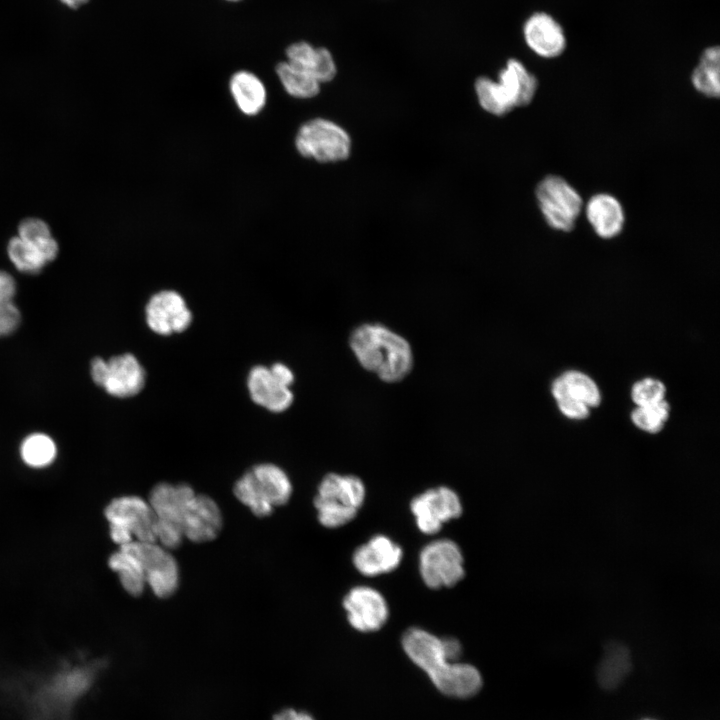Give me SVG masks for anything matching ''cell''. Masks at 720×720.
I'll use <instances>...</instances> for the list:
<instances>
[{
	"label": "cell",
	"instance_id": "21",
	"mask_svg": "<svg viewBox=\"0 0 720 720\" xmlns=\"http://www.w3.org/2000/svg\"><path fill=\"white\" fill-rule=\"evenodd\" d=\"M585 213L593 230L601 238H614L624 227L623 207L618 199L610 194L599 193L592 196L586 204Z\"/></svg>",
	"mask_w": 720,
	"mask_h": 720
},
{
	"label": "cell",
	"instance_id": "27",
	"mask_svg": "<svg viewBox=\"0 0 720 720\" xmlns=\"http://www.w3.org/2000/svg\"><path fill=\"white\" fill-rule=\"evenodd\" d=\"M275 72L284 90L294 98H312L320 91L321 84L315 78L286 60L276 65Z\"/></svg>",
	"mask_w": 720,
	"mask_h": 720
},
{
	"label": "cell",
	"instance_id": "33",
	"mask_svg": "<svg viewBox=\"0 0 720 720\" xmlns=\"http://www.w3.org/2000/svg\"><path fill=\"white\" fill-rule=\"evenodd\" d=\"M273 720H314L305 712H298L294 709H285L274 716Z\"/></svg>",
	"mask_w": 720,
	"mask_h": 720
},
{
	"label": "cell",
	"instance_id": "2",
	"mask_svg": "<svg viewBox=\"0 0 720 720\" xmlns=\"http://www.w3.org/2000/svg\"><path fill=\"white\" fill-rule=\"evenodd\" d=\"M402 645L408 657L428 674L442 693L464 698L474 690L477 683L474 666L450 661L443 639L411 628L403 635Z\"/></svg>",
	"mask_w": 720,
	"mask_h": 720
},
{
	"label": "cell",
	"instance_id": "26",
	"mask_svg": "<svg viewBox=\"0 0 720 720\" xmlns=\"http://www.w3.org/2000/svg\"><path fill=\"white\" fill-rule=\"evenodd\" d=\"M108 566L118 574L120 583L128 594L138 597L143 593L146 585L144 571L132 553L119 547V550L108 558Z\"/></svg>",
	"mask_w": 720,
	"mask_h": 720
},
{
	"label": "cell",
	"instance_id": "22",
	"mask_svg": "<svg viewBox=\"0 0 720 720\" xmlns=\"http://www.w3.org/2000/svg\"><path fill=\"white\" fill-rule=\"evenodd\" d=\"M229 91L237 108L247 116L259 114L266 105L267 91L253 72L239 70L229 80Z\"/></svg>",
	"mask_w": 720,
	"mask_h": 720
},
{
	"label": "cell",
	"instance_id": "35",
	"mask_svg": "<svg viewBox=\"0 0 720 720\" xmlns=\"http://www.w3.org/2000/svg\"><path fill=\"white\" fill-rule=\"evenodd\" d=\"M225 1H228V2H238V1H242V0H225Z\"/></svg>",
	"mask_w": 720,
	"mask_h": 720
},
{
	"label": "cell",
	"instance_id": "18",
	"mask_svg": "<svg viewBox=\"0 0 720 720\" xmlns=\"http://www.w3.org/2000/svg\"><path fill=\"white\" fill-rule=\"evenodd\" d=\"M222 527V515L216 502L206 495L194 494L182 519L184 537L195 543L213 540Z\"/></svg>",
	"mask_w": 720,
	"mask_h": 720
},
{
	"label": "cell",
	"instance_id": "23",
	"mask_svg": "<svg viewBox=\"0 0 720 720\" xmlns=\"http://www.w3.org/2000/svg\"><path fill=\"white\" fill-rule=\"evenodd\" d=\"M632 670V658L629 649L618 642L609 643L597 666L596 679L599 686L612 691L617 689Z\"/></svg>",
	"mask_w": 720,
	"mask_h": 720
},
{
	"label": "cell",
	"instance_id": "8",
	"mask_svg": "<svg viewBox=\"0 0 720 720\" xmlns=\"http://www.w3.org/2000/svg\"><path fill=\"white\" fill-rule=\"evenodd\" d=\"M295 146L303 157L318 162H337L349 156L351 139L336 123L323 118H314L299 127Z\"/></svg>",
	"mask_w": 720,
	"mask_h": 720
},
{
	"label": "cell",
	"instance_id": "14",
	"mask_svg": "<svg viewBox=\"0 0 720 720\" xmlns=\"http://www.w3.org/2000/svg\"><path fill=\"white\" fill-rule=\"evenodd\" d=\"M420 531L435 534L443 524L462 514V504L455 491L448 487L431 488L416 496L410 503Z\"/></svg>",
	"mask_w": 720,
	"mask_h": 720
},
{
	"label": "cell",
	"instance_id": "11",
	"mask_svg": "<svg viewBox=\"0 0 720 720\" xmlns=\"http://www.w3.org/2000/svg\"><path fill=\"white\" fill-rule=\"evenodd\" d=\"M93 381L108 394L127 398L138 394L145 385L146 373L131 353L113 356L108 360L96 357L91 362Z\"/></svg>",
	"mask_w": 720,
	"mask_h": 720
},
{
	"label": "cell",
	"instance_id": "9",
	"mask_svg": "<svg viewBox=\"0 0 720 720\" xmlns=\"http://www.w3.org/2000/svg\"><path fill=\"white\" fill-rule=\"evenodd\" d=\"M540 211L547 224L555 230L569 232L583 207V200L575 188L564 178L548 175L535 191Z\"/></svg>",
	"mask_w": 720,
	"mask_h": 720
},
{
	"label": "cell",
	"instance_id": "24",
	"mask_svg": "<svg viewBox=\"0 0 720 720\" xmlns=\"http://www.w3.org/2000/svg\"><path fill=\"white\" fill-rule=\"evenodd\" d=\"M563 393L585 403L589 408L598 406L601 401L600 390L596 383L580 371H567L554 380L553 397Z\"/></svg>",
	"mask_w": 720,
	"mask_h": 720
},
{
	"label": "cell",
	"instance_id": "7",
	"mask_svg": "<svg viewBox=\"0 0 720 720\" xmlns=\"http://www.w3.org/2000/svg\"><path fill=\"white\" fill-rule=\"evenodd\" d=\"M7 251L19 271L33 274L56 258L58 244L44 221L28 218L19 225L18 236L9 241Z\"/></svg>",
	"mask_w": 720,
	"mask_h": 720
},
{
	"label": "cell",
	"instance_id": "34",
	"mask_svg": "<svg viewBox=\"0 0 720 720\" xmlns=\"http://www.w3.org/2000/svg\"><path fill=\"white\" fill-rule=\"evenodd\" d=\"M61 1L71 8H76V7H79L82 4L86 3L88 0H61Z\"/></svg>",
	"mask_w": 720,
	"mask_h": 720
},
{
	"label": "cell",
	"instance_id": "3",
	"mask_svg": "<svg viewBox=\"0 0 720 720\" xmlns=\"http://www.w3.org/2000/svg\"><path fill=\"white\" fill-rule=\"evenodd\" d=\"M474 87L481 107L493 115L502 116L516 107L530 104L536 94L538 80L520 60L510 58L499 71L497 81L480 76Z\"/></svg>",
	"mask_w": 720,
	"mask_h": 720
},
{
	"label": "cell",
	"instance_id": "10",
	"mask_svg": "<svg viewBox=\"0 0 720 720\" xmlns=\"http://www.w3.org/2000/svg\"><path fill=\"white\" fill-rule=\"evenodd\" d=\"M293 382L292 370L280 362L270 367L254 366L247 377V387L253 402L274 413H281L292 405L294 395L290 387Z\"/></svg>",
	"mask_w": 720,
	"mask_h": 720
},
{
	"label": "cell",
	"instance_id": "16",
	"mask_svg": "<svg viewBox=\"0 0 720 720\" xmlns=\"http://www.w3.org/2000/svg\"><path fill=\"white\" fill-rule=\"evenodd\" d=\"M350 625L361 632L379 630L387 621L389 611L385 598L367 586L351 589L343 600Z\"/></svg>",
	"mask_w": 720,
	"mask_h": 720
},
{
	"label": "cell",
	"instance_id": "30",
	"mask_svg": "<svg viewBox=\"0 0 720 720\" xmlns=\"http://www.w3.org/2000/svg\"><path fill=\"white\" fill-rule=\"evenodd\" d=\"M669 410L666 400L648 406H637L631 413V419L639 429L657 433L662 430L668 419Z\"/></svg>",
	"mask_w": 720,
	"mask_h": 720
},
{
	"label": "cell",
	"instance_id": "31",
	"mask_svg": "<svg viewBox=\"0 0 720 720\" xmlns=\"http://www.w3.org/2000/svg\"><path fill=\"white\" fill-rule=\"evenodd\" d=\"M665 385L654 378H644L636 382L631 397L637 406H648L665 400Z\"/></svg>",
	"mask_w": 720,
	"mask_h": 720
},
{
	"label": "cell",
	"instance_id": "4",
	"mask_svg": "<svg viewBox=\"0 0 720 720\" xmlns=\"http://www.w3.org/2000/svg\"><path fill=\"white\" fill-rule=\"evenodd\" d=\"M236 498L254 515L266 517L276 506L284 505L292 493L287 474L277 465L258 464L247 471L234 485Z\"/></svg>",
	"mask_w": 720,
	"mask_h": 720
},
{
	"label": "cell",
	"instance_id": "12",
	"mask_svg": "<svg viewBox=\"0 0 720 720\" xmlns=\"http://www.w3.org/2000/svg\"><path fill=\"white\" fill-rule=\"evenodd\" d=\"M140 562L146 584L158 598L170 597L179 583V570L175 558L168 549L156 542L133 540L121 545Z\"/></svg>",
	"mask_w": 720,
	"mask_h": 720
},
{
	"label": "cell",
	"instance_id": "20",
	"mask_svg": "<svg viewBox=\"0 0 720 720\" xmlns=\"http://www.w3.org/2000/svg\"><path fill=\"white\" fill-rule=\"evenodd\" d=\"M286 61L315 78L320 84L329 82L337 74L335 59L328 48L314 46L307 41L290 44L285 51Z\"/></svg>",
	"mask_w": 720,
	"mask_h": 720
},
{
	"label": "cell",
	"instance_id": "15",
	"mask_svg": "<svg viewBox=\"0 0 720 720\" xmlns=\"http://www.w3.org/2000/svg\"><path fill=\"white\" fill-rule=\"evenodd\" d=\"M192 318L185 299L174 290H161L153 294L145 307L148 327L162 336L185 331L191 325Z\"/></svg>",
	"mask_w": 720,
	"mask_h": 720
},
{
	"label": "cell",
	"instance_id": "13",
	"mask_svg": "<svg viewBox=\"0 0 720 720\" xmlns=\"http://www.w3.org/2000/svg\"><path fill=\"white\" fill-rule=\"evenodd\" d=\"M419 570L424 583L432 589L454 586L465 573L459 546L448 539L429 543L420 553Z\"/></svg>",
	"mask_w": 720,
	"mask_h": 720
},
{
	"label": "cell",
	"instance_id": "17",
	"mask_svg": "<svg viewBox=\"0 0 720 720\" xmlns=\"http://www.w3.org/2000/svg\"><path fill=\"white\" fill-rule=\"evenodd\" d=\"M522 33L528 48L543 58L558 57L567 46L561 24L543 11L534 12L525 20Z\"/></svg>",
	"mask_w": 720,
	"mask_h": 720
},
{
	"label": "cell",
	"instance_id": "5",
	"mask_svg": "<svg viewBox=\"0 0 720 720\" xmlns=\"http://www.w3.org/2000/svg\"><path fill=\"white\" fill-rule=\"evenodd\" d=\"M364 499L365 486L360 478L329 473L314 498L318 520L327 528L341 527L355 518Z\"/></svg>",
	"mask_w": 720,
	"mask_h": 720
},
{
	"label": "cell",
	"instance_id": "28",
	"mask_svg": "<svg viewBox=\"0 0 720 720\" xmlns=\"http://www.w3.org/2000/svg\"><path fill=\"white\" fill-rule=\"evenodd\" d=\"M20 455L26 465L32 468H44L55 460L57 448L48 435L34 433L22 441Z\"/></svg>",
	"mask_w": 720,
	"mask_h": 720
},
{
	"label": "cell",
	"instance_id": "32",
	"mask_svg": "<svg viewBox=\"0 0 720 720\" xmlns=\"http://www.w3.org/2000/svg\"><path fill=\"white\" fill-rule=\"evenodd\" d=\"M558 408L570 419L581 420L589 415L590 408L583 402L563 393L555 397Z\"/></svg>",
	"mask_w": 720,
	"mask_h": 720
},
{
	"label": "cell",
	"instance_id": "29",
	"mask_svg": "<svg viewBox=\"0 0 720 720\" xmlns=\"http://www.w3.org/2000/svg\"><path fill=\"white\" fill-rule=\"evenodd\" d=\"M15 292L12 276L0 270V336L12 333L20 323L21 315L13 301Z\"/></svg>",
	"mask_w": 720,
	"mask_h": 720
},
{
	"label": "cell",
	"instance_id": "19",
	"mask_svg": "<svg viewBox=\"0 0 720 720\" xmlns=\"http://www.w3.org/2000/svg\"><path fill=\"white\" fill-rule=\"evenodd\" d=\"M402 559V549L384 535L372 537L353 554L355 568L366 576H377L396 569Z\"/></svg>",
	"mask_w": 720,
	"mask_h": 720
},
{
	"label": "cell",
	"instance_id": "6",
	"mask_svg": "<svg viewBox=\"0 0 720 720\" xmlns=\"http://www.w3.org/2000/svg\"><path fill=\"white\" fill-rule=\"evenodd\" d=\"M109 535L119 546L135 540L157 542V519L149 502L139 496L114 498L104 510Z\"/></svg>",
	"mask_w": 720,
	"mask_h": 720
},
{
	"label": "cell",
	"instance_id": "25",
	"mask_svg": "<svg viewBox=\"0 0 720 720\" xmlns=\"http://www.w3.org/2000/svg\"><path fill=\"white\" fill-rule=\"evenodd\" d=\"M720 48L710 46L703 50L691 75L694 88L701 94L718 98L720 94Z\"/></svg>",
	"mask_w": 720,
	"mask_h": 720
},
{
	"label": "cell",
	"instance_id": "1",
	"mask_svg": "<svg viewBox=\"0 0 720 720\" xmlns=\"http://www.w3.org/2000/svg\"><path fill=\"white\" fill-rule=\"evenodd\" d=\"M358 363L385 383L405 379L413 369V350L406 338L381 323H362L349 335Z\"/></svg>",
	"mask_w": 720,
	"mask_h": 720
},
{
	"label": "cell",
	"instance_id": "36",
	"mask_svg": "<svg viewBox=\"0 0 720 720\" xmlns=\"http://www.w3.org/2000/svg\"><path fill=\"white\" fill-rule=\"evenodd\" d=\"M646 720H650V719H646Z\"/></svg>",
	"mask_w": 720,
	"mask_h": 720
}]
</instances>
